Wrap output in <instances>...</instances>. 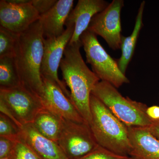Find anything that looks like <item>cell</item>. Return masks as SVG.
Here are the masks:
<instances>
[{"mask_svg": "<svg viewBox=\"0 0 159 159\" xmlns=\"http://www.w3.org/2000/svg\"><path fill=\"white\" fill-rule=\"evenodd\" d=\"M81 41L69 44L65 50L60 69L66 85L70 89L71 99L81 116L89 125L92 120L90 99L92 90L100 81L83 59Z\"/></svg>", "mask_w": 159, "mask_h": 159, "instance_id": "6da1fadb", "label": "cell"}, {"mask_svg": "<svg viewBox=\"0 0 159 159\" xmlns=\"http://www.w3.org/2000/svg\"><path fill=\"white\" fill-rule=\"evenodd\" d=\"M44 39L39 20L18 34L14 57L21 86L40 98L43 92L41 67Z\"/></svg>", "mask_w": 159, "mask_h": 159, "instance_id": "7a4b0ae2", "label": "cell"}, {"mask_svg": "<svg viewBox=\"0 0 159 159\" xmlns=\"http://www.w3.org/2000/svg\"><path fill=\"white\" fill-rule=\"evenodd\" d=\"M90 106L92 115L90 127L98 145L117 155L129 157L131 147L128 127L92 94Z\"/></svg>", "mask_w": 159, "mask_h": 159, "instance_id": "3957f363", "label": "cell"}, {"mask_svg": "<svg viewBox=\"0 0 159 159\" xmlns=\"http://www.w3.org/2000/svg\"><path fill=\"white\" fill-rule=\"evenodd\" d=\"M92 94L127 127H149L152 123L146 114V104L123 97L109 83L100 80Z\"/></svg>", "mask_w": 159, "mask_h": 159, "instance_id": "277c9868", "label": "cell"}, {"mask_svg": "<svg viewBox=\"0 0 159 159\" xmlns=\"http://www.w3.org/2000/svg\"><path fill=\"white\" fill-rule=\"evenodd\" d=\"M80 40L85 51L86 62L91 65L92 71L100 80L109 83L117 89L129 83V80L119 69L117 61L103 48L96 34L87 30Z\"/></svg>", "mask_w": 159, "mask_h": 159, "instance_id": "5b68a950", "label": "cell"}, {"mask_svg": "<svg viewBox=\"0 0 159 159\" xmlns=\"http://www.w3.org/2000/svg\"><path fill=\"white\" fill-rule=\"evenodd\" d=\"M57 143L68 159L81 158L99 145L89 124L64 119Z\"/></svg>", "mask_w": 159, "mask_h": 159, "instance_id": "8992f818", "label": "cell"}, {"mask_svg": "<svg viewBox=\"0 0 159 159\" xmlns=\"http://www.w3.org/2000/svg\"><path fill=\"white\" fill-rule=\"evenodd\" d=\"M66 26L65 31L60 36L44 39V52L41 73L42 77L56 83L66 96L71 99L70 93L67 89L65 83L60 80L58 76V68L65 50L70 41L74 31L73 24Z\"/></svg>", "mask_w": 159, "mask_h": 159, "instance_id": "52a82bcc", "label": "cell"}, {"mask_svg": "<svg viewBox=\"0 0 159 159\" xmlns=\"http://www.w3.org/2000/svg\"><path fill=\"white\" fill-rule=\"evenodd\" d=\"M123 6V0H113L93 18L87 29L97 36L102 37L114 50L121 49V12Z\"/></svg>", "mask_w": 159, "mask_h": 159, "instance_id": "ba28073f", "label": "cell"}, {"mask_svg": "<svg viewBox=\"0 0 159 159\" xmlns=\"http://www.w3.org/2000/svg\"><path fill=\"white\" fill-rule=\"evenodd\" d=\"M0 99L22 126L32 123L38 113L44 108L41 98L22 86L0 89Z\"/></svg>", "mask_w": 159, "mask_h": 159, "instance_id": "9c48e42d", "label": "cell"}, {"mask_svg": "<svg viewBox=\"0 0 159 159\" xmlns=\"http://www.w3.org/2000/svg\"><path fill=\"white\" fill-rule=\"evenodd\" d=\"M40 16L31 0L29 3L14 4L6 0L0 1L1 26L16 34H20L26 31Z\"/></svg>", "mask_w": 159, "mask_h": 159, "instance_id": "30bf717a", "label": "cell"}, {"mask_svg": "<svg viewBox=\"0 0 159 159\" xmlns=\"http://www.w3.org/2000/svg\"><path fill=\"white\" fill-rule=\"evenodd\" d=\"M42 77L43 92L41 99L43 107L66 120L80 123L86 122L72 100L66 96L60 88L53 81Z\"/></svg>", "mask_w": 159, "mask_h": 159, "instance_id": "8fae6325", "label": "cell"}, {"mask_svg": "<svg viewBox=\"0 0 159 159\" xmlns=\"http://www.w3.org/2000/svg\"><path fill=\"white\" fill-rule=\"evenodd\" d=\"M109 4L103 0H79L66 21L65 26L74 25V34L69 43L79 41L81 35L88 29L93 18L104 10Z\"/></svg>", "mask_w": 159, "mask_h": 159, "instance_id": "7c38bea8", "label": "cell"}, {"mask_svg": "<svg viewBox=\"0 0 159 159\" xmlns=\"http://www.w3.org/2000/svg\"><path fill=\"white\" fill-rule=\"evenodd\" d=\"M20 138L43 159H68L57 142L39 133L32 123L23 125Z\"/></svg>", "mask_w": 159, "mask_h": 159, "instance_id": "4fadbf2b", "label": "cell"}, {"mask_svg": "<svg viewBox=\"0 0 159 159\" xmlns=\"http://www.w3.org/2000/svg\"><path fill=\"white\" fill-rule=\"evenodd\" d=\"M131 147L129 157L134 159H159V140L148 127H128Z\"/></svg>", "mask_w": 159, "mask_h": 159, "instance_id": "5bb4252c", "label": "cell"}, {"mask_svg": "<svg viewBox=\"0 0 159 159\" xmlns=\"http://www.w3.org/2000/svg\"><path fill=\"white\" fill-rule=\"evenodd\" d=\"M74 3V0H59L49 11L40 16L39 20L44 38L58 37L63 33Z\"/></svg>", "mask_w": 159, "mask_h": 159, "instance_id": "9a60e30c", "label": "cell"}, {"mask_svg": "<svg viewBox=\"0 0 159 159\" xmlns=\"http://www.w3.org/2000/svg\"><path fill=\"white\" fill-rule=\"evenodd\" d=\"M145 4L144 1L140 4L131 34L127 37L122 36L121 47L122 54L120 58L116 61L119 69L125 75L129 64L133 57L139 34L143 26V16Z\"/></svg>", "mask_w": 159, "mask_h": 159, "instance_id": "2e32d148", "label": "cell"}, {"mask_svg": "<svg viewBox=\"0 0 159 159\" xmlns=\"http://www.w3.org/2000/svg\"><path fill=\"white\" fill-rule=\"evenodd\" d=\"M63 119L44 107L38 113L32 124L39 133L57 143Z\"/></svg>", "mask_w": 159, "mask_h": 159, "instance_id": "e0dca14e", "label": "cell"}, {"mask_svg": "<svg viewBox=\"0 0 159 159\" xmlns=\"http://www.w3.org/2000/svg\"><path fill=\"white\" fill-rule=\"evenodd\" d=\"M20 86L14 57L0 58V89H12Z\"/></svg>", "mask_w": 159, "mask_h": 159, "instance_id": "ac0fdd59", "label": "cell"}, {"mask_svg": "<svg viewBox=\"0 0 159 159\" xmlns=\"http://www.w3.org/2000/svg\"><path fill=\"white\" fill-rule=\"evenodd\" d=\"M18 34L0 27V58L14 57Z\"/></svg>", "mask_w": 159, "mask_h": 159, "instance_id": "d6986e66", "label": "cell"}, {"mask_svg": "<svg viewBox=\"0 0 159 159\" xmlns=\"http://www.w3.org/2000/svg\"><path fill=\"white\" fill-rule=\"evenodd\" d=\"M20 129L8 117L0 114V137L15 141L19 139Z\"/></svg>", "mask_w": 159, "mask_h": 159, "instance_id": "ffe728a7", "label": "cell"}, {"mask_svg": "<svg viewBox=\"0 0 159 159\" xmlns=\"http://www.w3.org/2000/svg\"><path fill=\"white\" fill-rule=\"evenodd\" d=\"M11 156L12 159H43L20 138L14 142Z\"/></svg>", "mask_w": 159, "mask_h": 159, "instance_id": "44dd1931", "label": "cell"}, {"mask_svg": "<svg viewBox=\"0 0 159 159\" xmlns=\"http://www.w3.org/2000/svg\"><path fill=\"white\" fill-rule=\"evenodd\" d=\"M131 158L117 155L99 145L93 151L79 159H130Z\"/></svg>", "mask_w": 159, "mask_h": 159, "instance_id": "7402d4cb", "label": "cell"}, {"mask_svg": "<svg viewBox=\"0 0 159 159\" xmlns=\"http://www.w3.org/2000/svg\"><path fill=\"white\" fill-rule=\"evenodd\" d=\"M57 2V0H31V4L40 16L49 11Z\"/></svg>", "mask_w": 159, "mask_h": 159, "instance_id": "603a6c76", "label": "cell"}, {"mask_svg": "<svg viewBox=\"0 0 159 159\" xmlns=\"http://www.w3.org/2000/svg\"><path fill=\"white\" fill-rule=\"evenodd\" d=\"M15 141L3 137H0V158L11 155L14 147Z\"/></svg>", "mask_w": 159, "mask_h": 159, "instance_id": "cb8c5ba5", "label": "cell"}, {"mask_svg": "<svg viewBox=\"0 0 159 159\" xmlns=\"http://www.w3.org/2000/svg\"><path fill=\"white\" fill-rule=\"evenodd\" d=\"M146 114L152 122L159 120V106H152L147 107Z\"/></svg>", "mask_w": 159, "mask_h": 159, "instance_id": "d4e9b609", "label": "cell"}, {"mask_svg": "<svg viewBox=\"0 0 159 159\" xmlns=\"http://www.w3.org/2000/svg\"><path fill=\"white\" fill-rule=\"evenodd\" d=\"M148 128L150 132L159 140V120L152 122Z\"/></svg>", "mask_w": 159, "mask_h": 159, "instance_id": "484cf974", "label": "cell"}, {"mask_svg": "<svg viewBox=\"0 0 159 159\" xmlns=\"http://www.w3.org/2000/svg\"><path fill=\"white\" fill-rule=\"evenodd\" d=\"M31 0H8L9 2L14 4H22L29 3Z\"/></svg>", "mask_w": 159, "mask_h": 159, "instance_id": "4316f807", "label": "cell"}, {"mask_svg": "<svg viewBox=\"0 0 159 159\" xmlns=\"http://www.w3.org/2000/svg\"><path fill=\"white\" fill-rule=\"evenodd\" d=\"M0 159H12L11 155L9 156L6 157L2 158H0Z\"/></svg>", "mask_w": 159, "mask_h": 159, "instance_id": "83f0119b", "label": "cell"}, {"mask_svg": "<svg viewBox=\"0 0 159 159\" xmlns=\"http://www.w3.org/2000/svg\"><path fill=\"white\" fill-rule=\"evenodd\" d=\"M130 159H133V158H131Z\"/></svg>", "mask_w": 159, "mask_h": 159, "instance_id": "f1b7e54d", "label": "cell"}]
</instances>
